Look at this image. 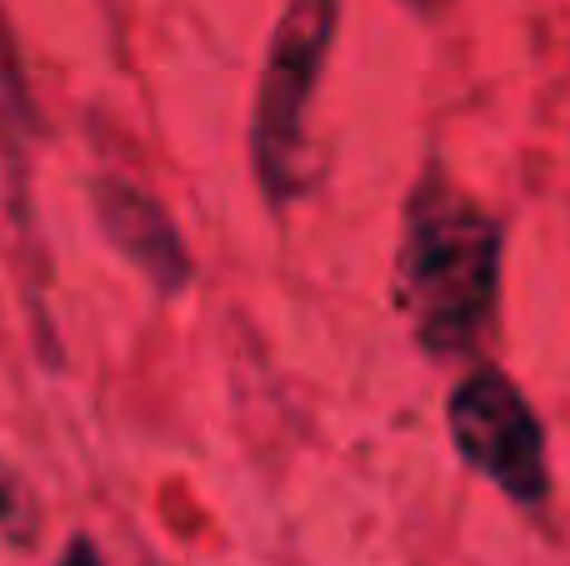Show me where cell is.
<instances>
[{
  "label": "cell",
  "instance_id": "cell-1",
  "mask_svg": "<svg viewBox=\"0 0 570 566\" xmlns=\"http://www.w3.org/2000/svg\"><path fill=\"white\" fill-rule=\"evenodd\" d=\"M395 296L431 357H465L501 296V226L441 170L411 191L395 256Z\"/></svg>",
  "mask_w": 570,
  "mask_h": 566
},
{
  "label": "cell",
  "instance_id": "cell-2",
  "mask_svg": "<svg viewBox=\"0 0 570 566\" xmlns=\"http://www.w3.org/2000/svg\"><path fill=\"white\" fill-rule=\"evenodd\" d=\"M335 0H291L276 26L256 100V170L271 201H291L305 186V110L331 56Z\"/></svg>",
  "mask_w": 570,
  "mask_h": 566
},
{
  "label": "cell",
  "instance_id": "cell-3",
  "mask_svg": "<svg viewBox=\"0 0 570 566\" xmlns=\"http://www.w3.org/2000/svg\"><path fill=\"white\" fill-rule=\"evenodd\" d=\"M445 421H451L455 451L511 501L535 507L546 497V431L511 377L491 367L471 371L451 391Z\"/></svg>",
  "mask_w": 570,
  "mask_h": 566
},
{
  "label": "cell",
  "instance_id": "cell-5",
  "mask_svg": "<svg viewBox=\"0 0 570 566\" xmlns=\"http://www.w3.org/2000/svg\"><path fill=\"white\" fill-rule=\"evenodd\" d=\"M30 527H36V501H30V491L20 487L16 471L0 467V531H6L10 541H26Z\"/></svg>",
  "mask_w": 570,
  "mask_h": 566
},
{
  "label": "cell",
  "instance_id": "cell-7",
  "mask_svg": "<svg viewBox=\"0 0 570 566\" xmlns=\"http://www.w3.org/2000/svg\"><path fill=\"white\" fill-rule=\"evenodd\" d=\"M60 566H100V557H96V547H90V541H76Z\"/></svg>",
  "mask_w": 570,
  "mask_h": 566
},
{
  "label": "cell",
  "instance_id": "cell-8",
  "mask_svg": "<svg viewBox=\"0 0 570 566\" xmlns=\"http://www.w3.org/2000/svg\"><path fill=\"white\" fill-rule=\"evenodd\" d=\"M411 6H421V10H441L445 0H411Z\"/></svg>",
  "mask_w": 570,
  "mask_h": 566
},
{
  "label": "cell",
  "instance_id": "cell-6",
  "mask_svg": "<svg viewBox=\"0 0 570 566\" xmlns=\"http://www.w3.org/2000/svg\"><path fill=\"white\" fill-rule=\"evenodd\" d=\"M0 106H6V110L26 106V96H20V76H16V56H10L6 20H0Z\"/></svg>",
  "mask_w": 570,
  "mask_h": 566
},
{
  "label": "cell",
  "instance_id": "cell-4",
  "mask_svg": "<svg viewBox=\"0 0 570 566\" xmlns=\"http://www.w3.org/2000/svg\"><path fill=\"white\" fill-rule=\"evenodd\" d=\"M96 216L106 226L110 246L126 251V261H136L156 286L180 291L190 281V256L180 246L170 216L146 196V191L126 186V180H100L96 186Z\"/></svg>",
  "mask_w": 570,
  "mask_h": 566
}]
</instances>
